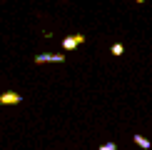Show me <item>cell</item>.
<instances>
[{
  "instance_id": "277c9868",
  "label": "cell",
  "mask_w": 152,
  "mask_h": 150,
  "mask_svg": "<svg viewBox=\"0 0 152 150\" xmlns=\"http://www.w3.org/2000/svg\"><path fill=\"white\" fill-rule=\"evenodd\" d=\"M132 140H135V145H140L142 150H150V140H147V138H142V135H135Z\"/></svg>"
},
{
  "instance_id": "7a4b0ae2",
  "label": "cell",
  "mask_w": 152,
  "mask_h": 150,
  "mask_svg": "<svg viewBox=\"0 0 152 150\" xmlns=\"http://www.w3.org/2000/svg\"><path fill=\"white\" fill-rule=\"evenodd\" d=\"M85 40H87V38L82 35V33H77V35H70V38H65V40H62V50H67V53H70V50H75L77 45H82Z\"/></svg>"
},
{
  "instance_id": "52a82bcc",
  "label": "cell",
  "mask_w": 152,
  "mask_h": 150,
  "mask_svg": "<svg viewBox=\"0 0 152 150\" xmlns=\"http://www.w3.org/2000/svg\"><path fill=\"white\" fill-rule=\"evenodd\" d=\"M135 3H140V5H142V3H145V0H135Z\"/></svg>"
},
{
  "instance_id": "5b68a950",
  "label": "cell",
  "mask_w": 152,
  "mask_h": 150,
  "mask_svg": "<svg viewBox=\"0 0 152 150\" xmlns=\"http://www.w3.org/2000/svg\"><path fill=\"white\" fill-rule=\"evenodd\" d=\"M110 53H112V55H122V53H125V45H122V43H115V45L110 48Z\"/></svg>"
},
{
  "instance_id": "3957f363",
  "label": "cell",
  "mask_w": 152,
  "mask_h": 150,
  "mask_svg": "<svg viewBox=\"0 0 152 150\" xmlns=\"http://www.w3.org/2000/svg\"><path fill=\"white\" fill-rule=\"evenodd\" d=\"M20 100H23V95H20V93H3V95H0V105H18V103H20Z\"/></svg>"
},
{
  "instance_id": "8992f818",
  "label": "cell",
  "mask_w": 152,
  "mask_h": 150,
  "mask_svg": "<svg viewBox=\"0 0 152 150\" xmlns=\"http://www.w3.org/2000/svg\"><path fill=\"white\" fill-rule=\"evenodd\" d=\"M97 150H117V145L115 143H105V145H100Z\"/></svg>"
},
{
  "instance_id": "ba28073f",
  "label": "cell",
  "mask_w": 152,
  "mask_h": 150,
  "mask_svg": "<svg viewBox=\"0 0 152 150\" xmlns=\"http://www.w3.org/2000/svg\"><path fill=\"white\" fill-rule=\"evenodd\" d=\"M62 3H67V0H62Z\"/></svg>"
},
{
  "instance_id": "6da1fadb",
  "label": "cell",
  "mask_w": 152,
  "mask_h": 150,
  "mask_svg": "<svg viewBox=\"0 0 152 150\" xmlns=\"http://www.w3.org/2000/svg\"><path fill=\"white\" fill-rule=\"evenodd\" d=\"M33 60L37 62V65H42V62H65L67 58L62 53H40V55H35Z\"/></svg>"
}]
</instances>
